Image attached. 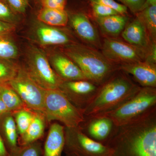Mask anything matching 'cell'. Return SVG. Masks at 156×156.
I'll return each mask as SVG.
<instances>
[{
  "instance_id": "obj_6",
  "label": "cell",
  "mask_w": 156,
  "mask_h": 156,
  "mask_svg": "<svg viewBox=\"0 0 156 156\" xmlns=\"http://www.w3.org/2000/svg\"><path fill=\"white\" fill-rule=\"evenodd\" d=\"M65 10L67 27L82 44L100 50L102 38L93 21L86 0L68 1Z\"/></svg>"
},
{
  "instance_id": "obj_20",
  "label": "cell",
  "mask_w": 156,
  "mask_h": 156,
  "mask_svg": "<svg viewBox=\"0 0 156 156\" xmlns=\"http://www.w3.org/2000/svg\"><path fill=\"white\" fill-rule=\"evenodd\" d=\"M21 51V45L15 37V33L0 35V58L18 61Z\"/></svg>"
},
{
  "instance_id": "obj_13",
  "label": "cell",
  "mask_w": 156,
  "mask_h": 156,
  "mask_svg": "<svg viewBox=\"0 0 156 156\" xmlns=\"http://www.w3.org/2000/svg\"><path fill=\"white\" fill-rule=\"evenodd\" d=\"M44 50L53 70L63 81L88 80L75 62L58 48Z\"/></svg>"
},
{
  "instance_id": "obj_27",
  "label": "cell",
  "mask_w": 156,
  "mask_h": 156,
  "mask_svg": "<svg viewBox=\"0 0 156 156\" xmlns=\"http://www.w3.org/2000/svg\"><path fill=\"white\" fill-rule=\"evenodd\" d=\"M86 1L92 18H101L119 14L115 9L108 6Z\"/></svg>"
},
{
  "instance_id": "obj_33",
  "label": "cell",
  "mask_w": 156,
  "mask_h": 156,
  "mask_svg": "<svg viewBox=\"0 0 156 156\" xmlns=\"http://www.w3.org/2000/svg\"><path fill=\"white\" fill-rule=\"evenodd\" d=\"M68 0H38L42 8L64 10Z\"/></svg>"
},
{
  "instance_id": "obj_8",
  "label": "cell",
  "mask_w": 156,
  "mask_h": 156,
  "mask_svg": "<svg viewBox=\"0 0 156 156\" xmlns=\"http://www.w3.org/2000/svg\"><path fill=\"white\" fill-rule=\"evenodd\" d=\"M44 115L49 122L58 121L67 128H76L83 122L85 116L59 89L46 90Z\"/></svg>"
},
{
  "instance_id": "obj_18",
  "label": "cell",
  "mask_w": 156,
  "mask_h": 156,
  "mask_svg": "<svg viewBox=\"0 0 156 156\" xmlns=\"http://www.w3.org/2000/svg\"><path fill=\"white\" fill-rule=\"evenodd\" d=\"M65 142L64 127L53 123L45 142L44 156H61Z\"/></svg>"
},
{
  "instance_id": "obj_17",
  "label": "cell",
  "mask_w": 156,
  "mask_h": 156,
  "mask_svg": "<svg viewBox=\"0 0 156 156\" xmlns=\"http://www.w3.org/2000/svg\"><path fill=\"white\" fill-rule=\"evenodd\" d=\"M132 15L118 14L92 19L101 38H121V34Z\"/></svg>"
},
{
  "instance_id": "obj_37",
  "label": "cell",
  "mask_w": 156,
  "mask_h": 156,
  "mask_svg": "<svg viewBox=\"0 0 156 156\" xmlns=\"http://www.w3.org/2000/svg\"><path fill=\"white\" fill-rule=\"evenodd\" d=\"M153 5H156V0H145V3L143 7V9L146 7Z\"/></svg>"
},
{
  "instance_id": "obj_4",
  "label": "cell",
  "mask_w": 156,
  "mask_h": 156,
  "mask_svg": "<svg viewBox=\"0 0 156 156\" xmlns=\"http://www.w3.org/2000/svg\"><path fill=\"white\" fill-rule=\"evenodd\" d=\"M20 59L21 66L40 87L46 90L60 89L64 81L53 70L44 49L26 41L21 45Z\"/></svg>"
},
{
  "instance_id": "obj_16",
  "label": "cell",
  "mask_w": 156,
  "mask_h": 156,
  "mask_svg": "<svg viewBox=\"0 0 156 156\" xmlns=\"http://www.w3.org/2000/svg\"><path fill=\"white\" fill-rule=\"evenodd\" d=\"M84 127L80 128L84 134L96 141H103L111 137L117 127L105 116L85 117Z\"/></svg>"
},
{
  "instance_id": "obj_35",
  "label": "cell",
  "mask_w": 156,
  "mask_h": 156,
  "mask_svg": "<svg viewBox=\"0 0 156 156\" xmlns=\"http://www.w3.org/2000/svg\"><path fill=\"white\" fill-rule=\"evenodd\" d=\"M0 156H8L7 150L0 134Z\"/></svg>"
},
{
  "instance_id": "obj_15",
  "label": "cell",
  "mask_w": 156,
  "mask_h": 156,
  "mask_svg": "<svg viewBox=\"0 0 156 156\" xmlns=\"http://www.w3.org/2000/svg\"><path fill=\"white\" fill-rule=\"evenodd\" d=\"M120 70L133 77L140 87L156 88V64L146 61L118 65Z\"/></svg>"
},
{
  "instance_id": "obj_39",
  "label": "cell",
  "mask_w": 156,
  "mask_h": 156,
  "mask_svg": "<svg viewBox=\"0 0 156 156\" xmlns=\"http://www.w3.org/2000/svg\"><path fill=\"white\" fill-rule=\"evenodd\" d=\"M7 84H8V83H0V92L2 90L3 88L5 87V86Z\"/></svg>"
},
{
  "instance_id": "obj_28",
  "label": "cell",
  "mask_w": 156,
  "mask_h": 156,
  "mask_svg": "<svg viewBox=\"0 0 156 156\" xmlns=\"http://www.w3.org/2000/svg\"><path fill=\"white\" fill-rule=\"evenodd\" d=\"M34 115L26 110L20 111L16 115L17 128L20 134L23 135L27 130L33 119Z\"/></svg>"
},
{
  "instance_id": "obj_9",
  "label": "cell",
  "mask_w": 156,
  "mask_h": 156,
  "mask_svg": "<svg viewBox=\"0 0 156 156\" xmlns=\"http://www.w3.org/2000/svg\"><path fill=\"white\" fill-rule=\"evenodd\" d=\"M8 84L29 108L44 114L46 90L29 76L20 63L17 75Z\"/></svg>"
},
{
  "instance_id": "obj_2",
  "label": "cell",
  "mask_w": 156,
  "mask_h": 156,
  "mask_svg": "<svg viewBox=\"0 0 156 156\" xmlns=\"http://www.w3.org/2000/svg\"><path fill=\"white\" fill-rule=\"evenodd\" d=\"M141 87L129 75L118 70L99 86L93 99L82 112L84 116L89 117L112 111L133 97Z\"/></svg>"
},
{
  "instance_id": "obj_29",
  "label": "cell",
  "mask_w": 156,
  "mask_h": 156,
  "mask_svg": "<svg viewBox=\"0 0 156 156\" xmlns=\"http://www.w3.org/2000/svg\"><path fill=\"white\" fill-rule=\"evenodd\" d=\"M11 156H40V146L36 144L31 143L25 145L20 149H14Z\"/></svg>"
},
{
  "instance_id": "obj_23",
  "label": "cell",
  "mask_w": 156,
  "mask_h": 156,
  "mask_svg": "<svg viewBox=\"0 0 156 156\" xmlns=\"http://www.w3.org/2000/svg\"><path fill=\"white\" fill-rule=\"evenodd\" d=\"M19 61L0 58V83H9L17 75L19 69Z\"/></svg>"
},
{
  "instance_id": "obj_30",
  "label": "cell",
  "mask_w": 156,
  "mask_h": 156,
  "mask_svg": "<svg viewBox=\"0 0 156 156\" xmlns=\"http://www.w3.org/2000/svg\"><path fill=\"white\" fill-rule=\"evenodd\" d=\"M13 11L23 17H25L29 6V0H5Z\"/></svg>"
},
{
  "instance_id": "obj_21",
  "label": "cell",
  "mask_w": 156,
  "mask_h": 156,
  "mask_svg": "<svg viewBox=\"0 0 156 156\" xmlns=\"http://www.w3.org/2000/svg\"><path fill=\"white\" fill-rule=\"evenodd\" d=\"M135 14L143 23L152 41L156 43V5L146 7Z\"/></svg>"
},
{
  "instance_id": "obj_19",
  "label": "cell",
  "mask_w": 156,
  "mask_h": 156,
  "mask_svg": "<svg viewBox=\"0 0 156 156\" xmlns=\"http://www.w3.org/2000/svg\"><path fill=\"white\" fill-rule=\"evenodd\" d=\"M36 19L47 25L57 27H67L68 21L65 9L42 7L37 12Z\"/></svg>"
},
{
  "instance_id": "obj_7",
  "label": "cell",
  "mask_w": 156,
  "mask_h": 156,
  "mask_svg": "<svg viewBox=\"0 0 156 156\" xmlns=\"http://www.w3.org/2000/svg\"><path fill=\"white\" fill-rule=\"evenodd\" d=\"M23 34L27 42L43 49L60 48L80 42L67 26H51L36 18L28 23Z\"/></svg>"
},
{
  "instance_id": "obj_5",
  "label": "cell",
  "mask_w": 156,
  "mask_h": 156,
  "mask_svg": "<svg viewBox=\"0 0 156 156\" xmlns=\"http://www.w3.org/2000/svg\"><path fill=\"white\" fill-rule=\"evenodd\" d=\"M156 111V88L141 87L117 108L99 115L110 118L117 127L131 124Z\"/></svg>"
},
{
  "instance_id": "obj_32",
  "label": "cell",
  "mask_w": 156,
  "mask_h": 156,
  "mask_svg": "<svg viewBox=\"0 0 156 156\" xmlns=\"http://www.w3.org/2000/svg\"><path fill=\"white\" fill-rule=\"evenodd\" d=\"M126 6L131 14L134 15L143 9L145 0H117Z\"/></svg>"
},
{
  "instance_id": "obj_38",
  "label": "cell",
  "mask_w": 156,
  "mask_h": 156,
  "mask_svg": "<svg viewBox=\"0 0 156 156\" xmlns=\"http://www.w3.org/2000/svg\"><path fill=\"white\" fill-rule=\"evenodd\" d=\"M67 156H83L78 154V153L74 151L73 152L69 154Z\"/></svg>"
},
{
  "instance_id": "obj_1",
  "label": "cell",
  "mask_w": 156,
  "mask_h": 156,
  "mask_svg": "<svg viewBox=\"0 0 156 156\" xmlns=\"http://www.w3.org/2000/svg\"><path fill=\"white\" fill-rule=\"evenodd\" d=\"M109 140L124 156H156V111L131 124L116 127Z\"/></svg>"
},
{
  "instance_id": "obj_26",
  "label": "cell",
  "mask_w": 156,
  "mask_h": 156,
  "mask_svg": "<svg viewBox=\"0 0 156 156\" xmlns=\"http://www.w3.org/2000/svg\"><path fill=\"white\" fill-rule=\"evenodd\" d=\"M2 127L6 140L14 150L17 146V126L13 117L9 115L4 117Z\"/></svg>"
},
{
  "instance_id": "obj_34",
  "label": "cell",
  "mask_w": 156,
  "mask_h": 156,
  "mask_svg": "<svg viewBox=\"0 0 156 156\" xmlns=\"http://www.w3.org/2000/svg\"><path fill=\"white\" fill-rule=\"evenodd\" d=\"M18 28L16 26L0 21V35L5 34L15 33Z\"/></svg>"
},
{
  "instance_id": "obj_3",
  "label": "cell",
  "mask_w": 156,
  "mask_h": 156,
  "mask_svg": "<svg viewBox=\"0 0 156 156\" xmlns=\"http://www.w3.org/2000/svg\"><path fill=\"white\" fill-rule=\"evenodd\" d=\"M57 48L75 62L87 80L98 86L119 70L118 65L108 60L100 50L80 42Z\"/></svg>"
},
{
  "instance_id": "obj_10",
  "label": "cell",
  "mask_w": 156,
  "mask_h": 156,
  "mask_svg": "<svg viewBox=\"0 0 156 156\" xmlns=\"http://www.w3.org/2000/svg\"><path fill=\"white\" fill-rule=\"evenodd\" d=\"M100 50L108 60L117 65L145 61L146 58L143 51L122 38H102Z\"/></svg>"
},
{
  "instance_id": "obj_14",
  "label": "cell",
  "mask_w": 156,
  "mask_h": 156,
  "mask_svg": "<svg viewBox=\"0 0 156 156\" xmlns=\"http://www.w3.org/2000/svg\"><path fill=\"white\" fill-rule=\"evenodd\" d=\"M121 37L128 44L143 51L146 57L156 47V43L152 41L143 23L136 14L130 17Z\"/></svg>"
},
{
  "instance_id": "obj_11",
  "label": "cell",
  "mask_w": 156,
  "mask_h": 156,
  "mask_svg": "<svg viewBox=\"0 0 156 156\" xmlns=\"http://www.w3.org/2000/svg\"><path fill=\"white\" fill-rule=\"evenodd\" d=\"M68 142L75 152L86 156H113L114 151L110 147L87 136L79 126L67 128Z\"/></svg>"
},
{
  "instance_id": "obj_25",
  "label": "cell",
  "mask_w": 156,
  "mask_h": 156,
  "mask_svg": "<svg viewBox=\"0 0 156 156\" xmlns=\"http://www.w3.org/2000/svg\"><path fill=\"white\" fill-rule=\"evenodd\" d=\"M23 17L13 11L5 0H0V21L18 27L23 23Z\"/></svg>"
},
{
  "instance_id": "obj_12",
  "label": "cell",
  "mask_w": 156,
  "mask_h": 156,
  "mask_svg": "<svg viewBox=\"0 0 156 156\" xmlns=\"http://www.w3.org/2000/svg\"><path fill=\"white\" fill-rule=\"evenodd\" d=\"M99 86L87 80L64 81L59 89L82 112L93 99Z\"/></svg>"
},
{
  "instance_id": "obj_24",
  "label": "cell",
  "mask_w": 156,
  "mask_h": 156,
  "mask_svg": "<svg viewBox=\"0 0 156 156\" xmlns=\"http://www.w3.org/2000/svg\"><path fill=\"white\" fill-rule=\"evenodd\" d=\"M0 97L9 112L19 109L23 105V101L16 92L7 84L0 92Z\"/></svg>"
},
{
  "instance_id": "obj_22",
  "label": "cell",
  "mask_w": 156,
  "mask_h": 156,
  "mask_svg": "<svg viewBox=\"0 0 156 156\" xmlns=\"http://www.w3.org/2000/svg\"><path fill=\"white\" fill-rule=\"evenodd\" d=\"M44 124L41 117L34 115L33 119L25 133L22 135L21 143L23 145L33 143L44 134Z\"/></svg>"
},
{
  "instance_id": "obj_36",
  "label": "cell",
  "mask_w": 156,
  "mask_h": 156,
  "mask_svg": "<svg viewBox=\"0 0 156 156\" xmlns=\"http://www.w3.org/2000/svg\"><path fill=\"white\" fill-rule=\"evenodd\" d=\"M9 112V110L7 108L4 101L0 97V116L6 114Z\"/></svg>"
},
{
  "instance_id": "obj_31",
  "label": "cell",
  "mask_w": 156,
  "mask_h": 156,
  "mask_svg": "<svg viewBox=\"0 0 156 156\" xmlns=\"http://www.w3.org/2000/svg\"><path fill=\"white\" fill-rule=\"evenodd\" d=\"M90 2L101 4L108 6L115 9L117 12L121 14H130L128 9L122 4L117 2L115 0H87Z\"/></svg>"
}]
</instances>
